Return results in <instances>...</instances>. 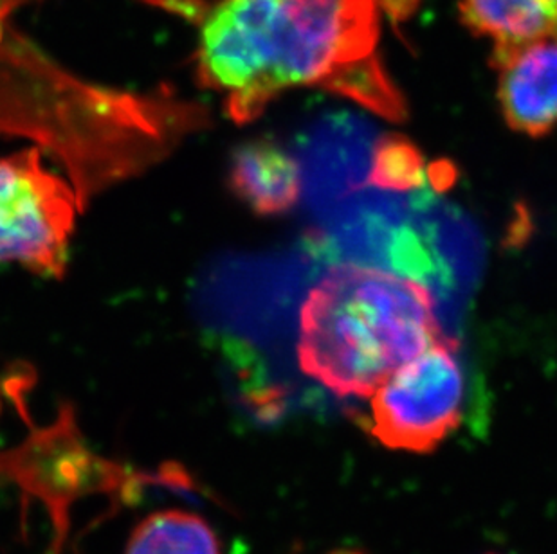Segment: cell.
Segmentation results:
<instances>
[{
	"label": "cell",
	"instance_id": "cell-1",
	"mask_svg": "<svg viewBox=\"0 0 557 554\" xmlns=\"http://www.w3.org/2000/svg\"><path fill=\"white\" fill-rule=\"evenodd\" d=\"M191 22L195 65L240 125L290 89H323L403 121L406 103L381 58L395 0H148Z\"/></svg>",
	"mask_w": 557,
	"mask_h": 554
},
{
	"label": "cell",
	"instance_id": "cell-2",
	"mask_svg": "<svg viewBox=\"0 0 557 554\" xmlns=\"http://www.w3.org/2000/svg\"><path fill=\"white\" fill-rule=\"evenodd\" d=\"M432 293L379 268H332L300 310L301 372L339 396L372 392L442 339Z\"/></svg>",
	"mask_w": 557,
	"mask_h": 554
},
{
	"label": "cell",
	"instance_id": "cell-3",
	"mask_svg": "<svg viewBox=\"0 0 557 554\" xmlns=\"http://www.w3.org/2000/svg\"><path fill=\"white\" fill-rule=\"evenodd\" d=\"M457 351L442 337L372 392L369 432L379 443L426 454L458 429L466 382Z\"/></svg>",
	"mask_w": 557,
	"mask_h": 554
},
{
	"label": "cell",
	"instance_id": "cell-4",
	"mask_svg": "<svg viewBox=\"0 0 557 554\" xmlns=\"http://www.w3.org/2000/svg\"><path fill=\"white\" fill-rule=\"evenodd\" d=\"M76 194L37 148L0 159V263L62 277L76 224Z\"/></svg>",
	"mask_w": 557,
	"mask_h": 554
},
{
	"label": "cell",
	"instance_id": "cell-5",
	"mask_svg": "<svg viewBox=\"0 0 557 554\" xmlns=\"http://www.w3.org/2000/svg\"><path fill=\"white\" fill-rule=\"evenodd\" d=\"M498 100L507 125L531 137L557 126V38L493 49Z\"/></svg>",
	"mask_w": 557,
	"mask_h": 554
},
{
	"label": "cell",
	"instance_id": "cell-6",
	"mask_svg": "<svg viewBox=\"0 0 557 554\" xmlns=\"http://www.w3.org/2000/svg\"><path fill=\"white\" fill-rule=\"evenodd\" d=\"M230 188L258 215H282L300 200V164L271 139H252L233 152Z\"/></svg>",
	"mask_w": 557,
	"mask_h": 554
},
{
	"label": "cell",
	"instance_id": "cell-7",
	"mask_svg": "<svg viewBox=\"0 0 557 554\" xmlns=\"http://www.w3.org/2000/svg\"><path fill=\"white\" fill-rule=\"evenodd\" d=\"M463 24L493 49L557 38V0H457Z\"/></svg>",
	"mask_w": 557,
	"mask_h": 554
},
{
	"label": "cell",
	"instance_id": "cell-8",
	"mask_svg": "<svg viewBox=\"0 0 557 554\" xmlns=\"http://www.w3.org/2000/svg\"><path fill=\"white\" fill-rule=\"evenodd\" d=\"M126 554H222V547L205 518L170 509L153 513L134 529Z\"/></svg>",
	"mask_w": 557,
	"mask_h": 554
},
{
	"label": "cell",
	"instance_id": "cell-9",
	"mask_svg": "<svg viewBox=\"0 0 557 554\" xmlns=\"http://www.w3.org/2000/svg\"><path fill=\"white\" fill-rule=\"evenodd\" d=\"M424 158L413 142L399 134L379 139L373 148L369 182L388 191H411L424 182Z\"/></svg>",
	"mask_w": 557,
	"mask_h": 554
},
{
	"label": "cell",
	"instance_id": "cell-10",
	"mask_svg": "<svg viewBox=\"0 0 557 554\" xmlns=\"http://www.w3.org/2000/svg\"><path fill=\"white\" fill-rule=\"evenodd\" d=\"M331 554H363V553H359V551L339 550V551H334V553H331Z\"/></svg>",
	"mask_w": 557,
	"mask_h": 554
}]
</instances>
